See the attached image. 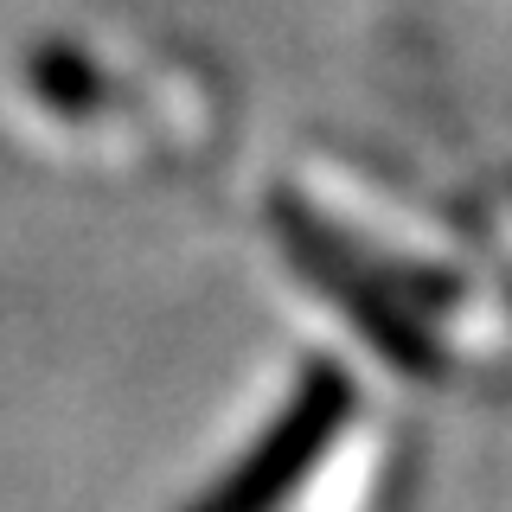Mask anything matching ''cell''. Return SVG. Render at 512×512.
Returning a JSON list of instances; mask_svg holds the SVG:
<instances>
[{
	"label": "cell",
	"instance_id": "6da1fadb",
	"mask_svg": "<svg viewBox=\"0 0 512 512\" xmlns=\"http://www.w3.org/2000/svg\"><path fill=\"white\" fill-rule=\"evenodd\" d=\"M346 410V384L340 372H308V384L295 391V404L282 410V423L269 429L263 448H250V461L224 480L218 493H205L192 512H276V500L314 468V455L327 448V436L340 429Z\"/></svg>",
	"mask_w": 512,
	"mask_h": 512
},
{
	"label": "cell",
	"instance_id": "7a4b0ae2",
	"mask_svg": "<svg viewBox=\"0 0 512 512\" xmlns=\"http://www.w3.org/2000/svg\"><path fill=\"white\" fill-rule=\"evenodd\" d=\"M32 90L52 109H64V116H90V109L103 103L96 64H84L71 45H39V52H32Z\"/></svg>",
	"mask_w": 512,
	"mask_h": 512
}]
</instances>
